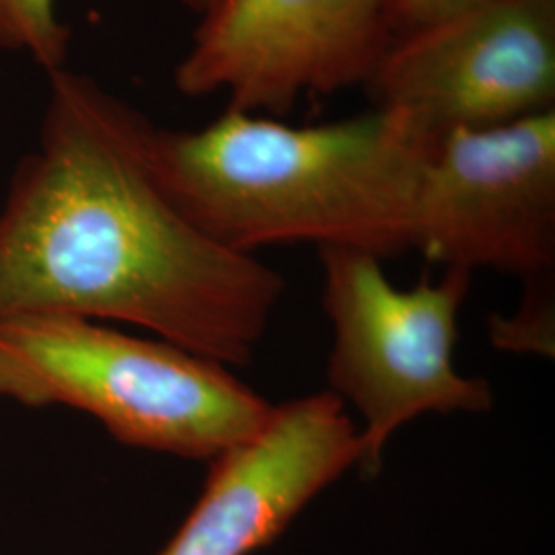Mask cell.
<instances>
[{
  "instance_id": "4",
  "label": "cell",
  "mask_w": 555,
  "mask_h": 555,
  "mask_svg": "<svg viewBox=\"0 0 555 555\" xmlns=\"http://www.w3.org/2000/svg\"><path fill=\"white\" fill-rule=\"evenodd\" d=\"M323 309L332 323L330 393L362 417L364 477L378 476L389 440L424 414H486L494 391L486 378L456 371V321L472 274L444 270L410 291L393 286L377 256L321 247Z\"/></svg>"
},
{
  "instance_id": "3",
  "label": "cell",
  "mask_w": 555,
  "mask_h": 555,
  "mask_svg": "<svg viewBox=\"0 0 555 555\" xmlns=\"http://www.w3.org/2000/svg\"><path fill=\"white\" fill-rule=\"evenodd\" d=\"M0 399L70 408L119 444L206 463L251 440L274 412L219 362L73 315L0 319Z\"/></svg>"
},
{
  "instance_id": "8",
  "label": "cell",
  "mask_w": 555,
  "mask_h": 555,
  "mask_svg": "<svg viewBox=\"0 0 555 555\" xmlns=\"http://www.w3.org/2000/svg\"><path fill=\"white\" fill-rule=\"evenodd\" d=\"M358 459V426L334 393L274 405L256 437L210 461L194 508L157 555L256 554Z\"/></svg>"
},
{
  "instance_id": "5",
  "label": "cell",
  "mask_w": 555,
  "mask_h": 555,
  "mask_svg": "<svg viewBox=\"0 0 555 555\" xmlns=\"http://www.w3.org/2000/svg\"><path fill=\"white\" fill-rule=\"evenodd\" d=\"M412 249L547 291L555 268V109L433 144L417 176Z\"/></svg>"
},
{
  "instance_id": "2",
  "label": "cell",
  "mask_w": 555,
  "mask_h": 555,
  "mask_svg": "<svg viewBox=\"0 0 555 555\" xmlns=\"http://www.w3.org/2000/svg\"><path fill=\"white\" fill-rule=\"evenodd\" d=\"M433 144L396 109L318 126L227 109L198 130L153 124L149 159L179 212L227 249L315 243L387 259L412 249Z\"/></svg>"
},
{
  "instance_id": "11",
  "label": "cell",
  "mask_w": 555,
  "mask_h": 555,
  "mask_svg": "<svg viewBox=\"0 0 555 555\" xmlns=\"http://www.w3.org/2000/svg\"><path fill=\"white\" fill-rule=\"evenodd\" d=\"M183 7H188L190 11H194V13H198L199 17L217 2V0H179Z\"/></svg>"
},
{
  "instance_id": "1",
  "label": "cell",
  "mask_w": 555,
  "mask_h": 555,
  "mask_svg": "<svg viewBox=\"0 0 555 555\" xmlns=\"http://www.w3.org/2000/svg\"><path fill=\"white\" fill-rule=\"evenodd\" d=\"M48 79L40 144L0 208V319L118 321L247 366L286 280L179 212L151 167V119L87 75Z\"/></svg>"
},
{
  "instance_id": "9",
  "label": "cell",
  "mask_w": 555,
  "mask_h": 555,
  "mask_svg": "<svg viewBox=\"0 0 555 555\" xmlns=\"http://www.w3.org/2000/svg\"><path fill=\"white\" fill-rule=\"evenodd\" d=\"M73 31L56 0H0V50L25 54L50 77L66 68Z\"/></svg>"
},
{
  "instance_id": "7",
  "label": "cell",
  "mask_w": 555,
  "mask_h": 555,
  "mask_svg": "<svg viewBox=\"0 0 555 555\" xmlns=\"http://www.w3.org/2000/svg\"><path fill=\"white\" fill-rule=\"evenodd\" d=\"M437 142L555 109L554 0H481L393 41L366 82Z\"/></svg>"
},
{
  "instance_id": "10",
  "label": "cell",
  "mask_w": 555,
  "mask_h": 555,
  "mask_svg": "<svg viewBox=\"0 0 555 555\" xmlns=\"http://www.w3.org/2000/svg\"><path fill=\"white\" fill-rule=\"evenodd\" d=\"M479 2L481 0H389L397 38L449 20Z\"/></svg>"
},
{
  "instance_id": "12",
  "label": "cell",
  "mask_w": 555,
  "mask_h": 555,
  "mask_svg": "<svg viewBox=\"0 0 555 555\" xmlns=\"http://www.w3.org/2000/svg\"><path fill=\"white\" fill-rule=\"evenodd\" d=\"M554 2H555V0H554Z\"/></svg>"
},
{
  "instance_id": "6",
  "label": "cell",
  "mask_w": 555,
  "mask_h": 555,
  "mask_svg": "<svg viewBox=\"0 0 555 555\" xmlns=\"http://www.w3.org/2000/svg\"><path fill=\"white\" fill-rule=\"evenodd\" d=\"M397 40L389 0H217L176 68L185 98L286 116L305 95L366 85Z\"/></svg>"
}]
</instances>
